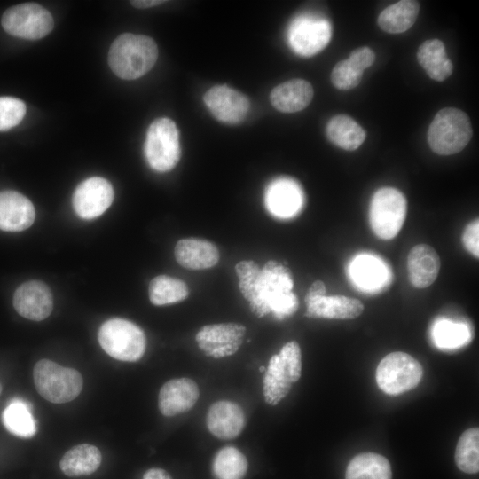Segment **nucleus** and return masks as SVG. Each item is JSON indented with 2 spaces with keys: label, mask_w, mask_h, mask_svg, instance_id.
Segmentation results:
<instances>
[{
  "label": "nucleus",
  "mask_w": 479,
  "mask_h": 479,
  "mask_svg": "<svg viewBox=\"0 0 479 479\" xmlns=\"http://www.w3.org/2000/svg\"><path fill=\"white\" fill-rule=\"evenodd\" d=\"M33 379L37 392L54 404L72 401L81 393L83 384L77 370L50 359H41L35 365Z\"/></svg>",
  "instance_id": "nucleus-4"
},
{
  "label": "nucleus",
  "mask_w": 479,
  "mask_h": 479,
  "mask_svg": "<svg viewBox=\"0 0 479 479\" xmlns=\"http://www.w3.org/2000/svg\"><path fill=\"white\" fill-rule=\"evenodd\" d=\"M203 100L211 114L226 123L241 122L250 107L249 100L244 94L224 84L210 88Z\"/></svg>",
  "instance_id": "nucleus-13"
},
{
  "label": "nucleus",
  "mask_w": 479,
  "mask_h": 479,
  "mask_svg": "<svg viewBox=\"0 0 479 479\" xmlns=\"http://www.w3.org/2000/svg\"><path fill=\"white\" fill-rule=\"evenodd\" d=\"M163 3H165V1L162 0H134L130 2L133 6L140 9L156 6Z\"/></svg>",
  "instance_id": "nucleus-42"
},
{
  "label": "nucleus",
  "mask_w": 479,
  "mask_h": 479,
  "mask_svg": "<svg viewBox=\"0 0 479 479\" xmlns=\"http://www.w3.org/2000/svg\"><path fill=\"white\" fill-rule=\"evenodd\" d=\"M30 410V405L25 401L20 398L13 399L2 414L5 428L22 438L34 436L36 433V425Z\"/></svg>",
  "instance_id": "nucleus-30"
},
{
  "label": "nucleus",
  "mask_w": 479,
  "mask_h": 479,
  "mask_svg": "<svg viewBox=\"0 0 479 479\" xmlns=\"http://www.w3.org/2000/svg\"><path fill=\"white\" fill-rule=\"evenodd\" d=\"M53 23L49 11L34 3L12 6L2 17V26L8 34L27 40L46 36L52 30Z\"/></svg>",
  "instance_id": "nucleus-9"
},
{
  "label": "nucleus",
  "mask_w": 479,
  "mask_h": 479,
  "mask_svg": "<svg viewBox=\"0 0 479 479\" xmlns=\"http://www.w3.org/2000/svg\"><path fill=\"white\" fill-rule=\"evenodd\" d=\"M16 311L25 318L41 321L50 316L53 298L49 287L42 281L30 280L21 284L13 295Z\"/></svg>",
  "instance_id": "nucleus-14"
},
{
  "label": "nucleus",
  "mask_w": 479,
  "mask_h": 479,
  "mask_svg": "<svg viewBox=\"0 0 479 479\" xmlns=\"http://www.w3.org/2000/svg\"><path fill=\"white\" fill-rule=\"evenodd\" d=\"M350 275L354 282L365 291H375L383 287L389 279L388 271L383 263L372 255H359L350 266Z\"/></svg>",
  "instance_id": "nucleus-28"
},
{
  "label": "nucleus",
  "mask_w": 479,
  "mask_h": 479,
  "mask_svg": "<svg viewBox=\"0 0 479 479\" xmlns=\"http://www.w3.org/2000/svg\"><path fill=\"white\" fill-rule=\"evenodd\" d=\"M98 339L103 350L117 360L135 362L145 351L146 339L143 330L127 319L106 321L98 330Z\"/></svg>",
  "instance_id": "nucleus-5"
},
{
  "label": "nucleus",
  "mask_w": 479,
  "mask_h": 479,
  "mask_svg": "<svg viewBox=\"0 0 479 479\" xmlns=\"http://www.w3.org/2000/svg\"><path fill=\"white\" fill-rule=\"evenodd\" d=\"M404 195L393 187L377 190L371 200L369 221L373 233L382 240H391L400 232L406 216Z\"/></svg>",
  "instance_id": "nucleus-6"
},
{
  "label": "nucleus",
  "mask_w": 479,
  "mask_h": 479,
  "mask_svg": "<svg viewBox=\"0 0 479 479\" xmlns=\"http://www.w3.org/2000/svg\"><path fill=\"white\" fill-rule=\"evenodd\" d=\"M175 257L183 267L190 270H204L215 266L219 260V251L212 242L187 238L177 241Z\"/></svg>",
  "instance_id": "nucleus-20"
},
{
  "label": "nucleus",
  "mask_w": 479,
  "mask_h": 479,
  "mask_svg": "<svg viewBox=\"0 0 479 479\" xmlns=\"http://www.w3.org/2000/svg\"><path fill=\"white\" fill-rule=\"evenodd\" d=\"M1 392H2V385L0 383V395H1Z\"/></svg>",
  "instance_id": "nucleus-43"
},
{
  "label": "nucleus",
  "mask_w": 479,
  "mask_h": 479,
  "mask_svg": "<svg viewBox=\"0 0 479 479\" xmlns=\"http://www.w3.org/2000/svg\"><path fill=\"white\" fill-rule=\"evenodd\" d=\"M246 327L239 323H220L202 326L196 334L200 349L208 357L222 358L240 348Z\"/></svg>",
  "instance_id": "nucleus-10"
},
{
  "label": "nucleus",
  "mask_w": 479,
  "mask_h": 479,
  "mask_svg": "<svg viewBox=\"0 0 479 479\" xmlns=\"http://www.w3.org/2000/svg\"><path fill=\"white\" fill-rule=\"evenodd\" d=\"M239 288L257 317L272 314L282 319L294 314L298 299L293 289L289 270L282 263L270 260L263 268L251 260L239 262L235 266Z\"/></svg>",
  "instance_id": "nucleus-1"
},
{
  "label": "nucleus",
  "mask_w": 479,
  "mask_h": 479,
  "mask_svg": "<svg viewBox=\"0 0 479 479\" xmlns=\"http://www.w3.org/2000/svg\"><path fill=\"white\" fill-rule=\"evenodd\" d=\"M265 205L272 216L279 218H290L298 214L302 208V191L292 179H276L266 189Z\"/></svg>",
  "instance_id": "nucleus-16"
},
{
  "label": "nucleus",
  "mask_w": 479,
  "mask_h": 479,
  "mask_svg": "<svg viewBox=\"0 0 479 479\" xmlns=\"http://www.w3.org/2000/svg\"><path fill=\"white\" fill-rule=\"evenodd\" d=\"M35 217V208L26 196L16 191L0 192V230H26L32 225Z\"/></svg>",
  "instance_id": "nucleus-18"
},
{
  "label": "nucleus",
  "mask_w": 479,
  "mask_h": 479,
  "mask_svg": "<svg viewBox=\"0 0 479 479\" xmlns=\"http://www.w3.org/2000/svg\"><path fill=\"white\" fill-rule=\"evenodd\" d=\"M278 355L292 382H296L302 373V355L299 344L294 341L288 342L282 347Z\"/></svg>",
  "instance_id": "nucleus-37"
},
{
  "label": "nucleus",
  "mask_w": 479,
  "mask_h": 479,
  "mask_svg": "<svg viewBox=\"0 0 479 479\" xmlns=\"http://www.w3.org/2000/svg\"><path fill=\"white\" fill-rule=\"evenodd\" d=\"M143 479H172L170 475L161 468H150L148 469Z\"/></svg>",
  "instance_id": "nucleus-41"
},
{
  "label": "nucleus",
  "mask_w": 479,
  "mask_h": 479,
  "mask_svg": "<svg viewBox=\"0 0 479 479\" xmlns=\"http://www.w3.org/2000/svg\"><path fill=\"white\" fill-rule=\"evenodd\" d=\"M363 77V72L355 69L347 59L341 60L334 67L331 72L333 85L342 90H348L357 87Z\"/></svg>",
  "instance_id": "nucleus-36"
},
{
  "label": "nucleus",
  "mask_w": 479,
  "mask_h": 479,
  "mask_svg": "<svg viewBox=\"0 0 479 479\" xmlns=\"http://www.w3.org/2000/svg\"><path fill=\"white\" fill-rule=\"evenodd\" d=\"M440 266L438 254L428 244H418L408 254L409 279L417 288L429 287L436 279Z\"/></svg>",
  "instance_id": "nucleus-19"
},
{
  "label": "nucleus",
  "mask_w": 479,
  "mask_h": 479,
  "mask_svg": "<svg viewBox=\"0 0 479 479\" xmlns=\"http://www.w3.org/2000/svg\"><path fill=\"white\" fill-rule=\"evenodd\" d=\"M455 462L467 474L479 471V428L467 429L459 437L455 450Z\"/></svg>",
  "instance_id": "nucleus-33"
},
{
  "label": "nucleus",
  "mask_w": 479,
  "mask_h": 479,
  "mask_svg": "<svg viewBox=\"0 0 479 479\" xmlns=\"http://www.w3.org/2000/svg\"><path fill=\"white\" fill-rule=\"evenodd\" d=\"M423 368L411 355L397 351L388 354L376 369L379 388L389 395H398L414 389L421 380Z\"/></svg>",
  "instance_id": "nucleus-8"
},
{
  "label": "nucleus",
  "mask_w": 479,
  "mask_h": 479,
  "mask_svg": "<svg viewBox=\"0 0 479 479\" xmlns=\"http://www.w3.org/2000/svg\"><path fill=\"white\" fill-rule=\"evenodd\" d=\"M432 336L438 348L452 349L467 344L470 332L465 324L442 319L434 325Z\"/></svg>",
  "instance_id": "nucleus-34"
},
{
  "label": "nucleus",
  "mask_w": 479,
  "mask_h": 479,
  "mask_svg": "<svg viewBox=\"0 0 479 479\" xmlns=\"http://www.w3.org/2000/svg\"><path fill=\"white\" fill-rule=\"evenodd\" d=\"M148 294L153 305L162 306L185 300L188 296L189 290L183 280L160 275L151 280Z\"/></svg>",
  "instance_id": "nucleus-31"
},
{
  "label": "nucleus",
  "mask_w": 479,
  "mask_h": 479,
  "mask_svg": "<svg viewBox=\"0 0 479 479\" xmlns=\"http://www.w3.org/2000/svg\"><path fill=\"white\" fill-rule=\"evenodd\" d=\"M473 129L468 115L460 109L439 110L428 130V143L439 155H452L462 151L470 141Z\"/></svg>",
  "instance_id": "nucleus-3"
},
{
  "label": "nucleus",
  "mask_w": 479,
  "mask_h": 479,
  "mask_svg": "<svg viewBox=\"0 0 479 479\" xmlns=\"http://www.w3.org/2000/svg\"><path fill=\"white\" fill-rule=\"evenodd\" d=\"M326 286L321 280L314 281L310 287L305 297V301L315 299L326 295Z\"/></svg>",
  "instance_id": "nucleus-40"
},
{
  "label": "nucleus",
  "mask_w": 479,
  "mask_h": 479,
  "mask_svg": "<svg viewBox=\"0 0 479 479\" xmlns=\"http://www.w3.org/2000/svg\"><path fill=\"white\" fill-rule=\"evenodd\" d=\"M292 384L279 355H273L263 377V393L265 402L270 405H277L289 393Z\"/></svg>",
  "instance_id": "nucleus-29"
},
{
  "label": "nucleus",
  "mask_w": 479,
  "mask_h": 479,
  "mask_svg": "<svg viewBox=\"0 0 479 479\" xmlns=\"http://www.w3.org/2000/svg\"><path fill=\"white\" fill-rule=\"evenodd\" d=\"M313 93V88L308 81L292 79L276 86L270 94V100L279 112L295 113L309 106Z\"/></svg>",
  "instance_id": "nucleus-22"
},
{
  "label": "nucleus",
  "mask_w": 479,
  "mask_h": 479,
  "mask_svg": "<svg viewBox=\"0 0 479 479\" xmlns=\"http://www.w3.org/2000/svg\"><path fill=\"white\" fill-rule=\"evenodd\" d=\"M26 114L25 103L13 97H0V131L18 125Z\"/></svg>",
  "instance_id": "nucleus-35"
},
{
  "label": "nucleus",
  "mask_w": 479,
  "mask_h": 479,
  "mask_svg": "<svg viewBox=\"0 0 479 479\" xmlns=\"http://www.w3.org/2000/svg\"><path fill=\"white\" fill-rule=\"evenodd\" d=\"M101 460V452L98 447L82 444L72 447L63 455L59 467L66 475L78 477L94 473Z\"/></svg>",
  "instance_id": "nucleus-23"
},
{
  "label": "nucleus",
  "mask_w": 479,
  "mask_h": 479,
  "mask_svg": "<svg viewBox=\"0 0 479 479\" xmlns=\"http://www.w3.org/2000/svg\"><path fill=\"white\" fill-rule=\"evenodd\" d=\"M331 38V26L324 19L302 16L290 26L288 40L299 55L310 57L321 51Z\"/></svg>",
  "instance_id": "nucleus-11"
},
{
  "label": "nucleus",
  "mask_w": 479,
  "mask_h": 479,
  "mask_svg": "<svg viewBox=\"0 0 479 479\" xmlns=\"http://www.w3.org/2000/svg\"><path fill=\"white\" fill-rule=\"evenodd\" d=\"M345 479H392L391 467L382 455L359 453L349 463Z\"/></svg>",
  "instance_id": "nucleus-27"
},
{
  "label": "nucleus",
  "mask_w": 479,
  "mask_h": 479,
  "mask_svg": "<svg viewBox=\"0 0 479 479\" xmlns=\"http://www.w3.org/2000/svg\"><path fill=\"white\" fill-rule=\"evenodd\" d=\"M419 11L420 4L417 1H398L380 13L377 23L387 33H403L415 23Z\"/></svg>",
  "instance_id": "nucleus-26"
},
{
  "label": "nucleus",
  "mask_w": 479,
  "mask_h": 479,
  "mask_svg": "<svg viewBox=\"0 0 479 479\" xmlns=\"http://www.w3.org/2000/svg\"><path fill=\"white\" fill-rule=\"evenodd\" d=\"M419 64L428 75L437 82L447 79L453 71V65L446 56L445 47L439 39L423 42L417 51Z\"/></svg>",
  "instance_id": "nucleus-24"
},
{
  "label": "nucleus",
  "mask_w": 479,
  "mask_h": 479,
  "mask_svg": "<svg viewBox=\"0 0 479 479\" xmlns=\"http://www.w3.org/2000/svg\"><path fill=\"white\" fill-rule=\"evenodd\" d=\"M212 471L216 479H243L247 471L245 455L234 446H225L215 455Z\"/></svg>",
  "instance_id": "nucleus-32"
},
{
  "label": "nucleus",
  "mask_w": 479,
  "mask_h": 479,
  "mask_svg": "<svg viewBox=\"0 0 479 479\" xmlns=\"http://www.w3.org/2000/svg\"><path fill=\"white\" fill-rule=\"evenodd\" d=\"M326 132L333 144L346 151L357 149L366 137L365 130L346 114L333 116L326 124Z\"/></svg>",
  "instance_id": "nucleus-25"
},
{
  "label": "nucleus",
  "mask_w": 479,
  "mask_h": 479,
  "mask_svg": "<svg viewBox=\"0 0 479 479\" xmlns=\"http://www.w3.org/2000/svg\"><path fill=\"white\" fill-rule=\"evenodd\" d=\"M199 396V387L193 380L185 377L169 380L160 389L159 410L167 417L184 413L194 406Z\"/></svg>",
  "instance_id": "nucleus-15"
},
{
  "label": "nucleus",
  "mask_w": 479,
  "mask_h": 479,
  "mask_svg": "<svg viewBox=\"0 0 479 479\" xmlns=\"http://www.w3.org/2000/svg\"><path fill=\"white\" fill-rule=\"evenodd\" d=\"M246 423L245 413L236 403L215 402L208 410L206 424L209 432L219 439H233L240 435Z\"/></svg>",
  "instance_id": "nucleus-17"
},
{
  "label": "nucleus",
  "mask_w": 479,
  "mask_h": 479,
  "mask_svg": "<svg viewBox=\"0 0 479 479\" xmlns=\"http://www.w3.org/2000/svg\"><path fill=\"white\" fill-rule=\"evenodd\" d=\"M112 185L100 177H90L78 185L73 195V207L76 215L86 220L101 216L112 204Z\"/></svg>",
  "instance_id": "nucleus-12"
},
{
  "label": "nucleus",
  "mask_w": 479,
  "mask_h": 479,
  "mask_svg": "<svg viewBox=\"0 0 479 479\" xmlns=\"http://www.w3.org/2000/svg\"><path fill=\"white\" fill-rule=\"evenodd\" d=\"M158 58L156 43L149 36L125 33L112 43L108 64L112 71L124 80L137 79L145 75Z\"/></svg>",
  "instance_id": "nucleus-2"
},
{
  "label": "nucleus",
  "mask_w": 479,
  "mask_h": 479,
  "mask_svg": "<svg viewBox=\"0 0 479 479\" xmlns=\"http://www.w3.org/2000/svg\"><path fill=\"white\" fill-rule=\"evenodd\" d=\"M179 133L166 117L154 120L146 132L145 155L150 167L159 172L172 169L180 159Z\"/></svg>",
  "instance_id": "nucleus-7"
},
{
  "label": "nucleus",
  "mask_w": 479,
  "mask_h": 479,
  "mask_svg": "<svg viewBox=\"0 0 479 479\" xmlns=\"http://www.w3.org/2000/svg\"><path fill=\"white\" fill-rule=\"evenodd\" d=\"M305 302V315L309 318L353 319L364 311V305L359 300L346 296L324 295Z\"/></svg>",
  "instance_id": "nucleus-21"
},
{
  "label": "nucleus",
  "mask_w": 479,
  "mask_h": 479,
  "mask_svg": "<svg viewBox=\"0 0 479 479\" xmlns=\"http://www.w3.org/2000/svg\"><path fill=\"white\" fill-rule=\"evenodd\" d=\"M347 60L355 69L364 72L373 64L375 54L369 47H359L351 51Z\"/></svg>",
  "instance_id": "nucleus-38"
},
{
  "label": "nucleus",
  "mask_w": 479,
  "mask_h": 479,
  "mask_svg": "<svg viewBox=\"0 0 479 479\" xmlns=\"http://www.w3.org/2000/svg\"><path fill=\"white\" fill-rule=\"evenodd\" d=\"M479 220L478 218L473 220L467 224L463 234L462 242L467 251H469L475 257H479Z\"/></svg>",
  "instance_id": "nucleus-39"
}]
</instances>
